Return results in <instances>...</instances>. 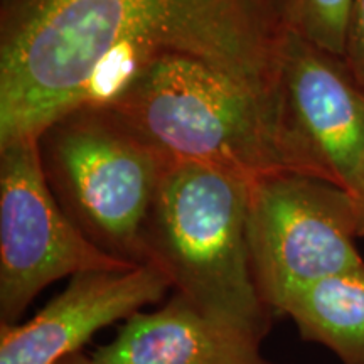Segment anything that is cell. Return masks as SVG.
Segmentation results:
<instances>
[{"instance_id":"cell-6","label":"cell","mask_w":364,"mask_h":364,"mask_svg":"<svg viewBox=\"0 0 364 364\" xmlns=\"http://www.w3.org/2000/svg\"><path fill=\"white\" fill-rule=\"evenodd\" d=\"M134 268L103 253L46 182L38 136L0 144V324H16L48 285L85 272Z\"/></svg>"},{"instance_id":"cell-4","label":"cell","mask_w":364,"mask_h":364,"mask_svg":"<svg viewBox=\"0 0 364 364\" xmlns=\"http://www.w3.org/2000/svg\"><path fill=\"white\" fill-rule=\"evenodd\" d=\"M38 144L49 189L86 238L125 265H150L145 226L172 164L107 107L54 118Z\"/></svg>"},{"instance_id":"cell-9","label":"cell","mask_w":364,"mask_h":364,"mask_svg":"<svg viewBox=\"0 0 364 364\" xmlns=\"http://www.w3.org/2000/svg\"><path fill=\"white\" fill-rule=\"evenodd\" d=\"M90 358L93 364H275L262 356L260 344L218 324L177 294L157 311L132 316Z\"/></svg>"},{"instance_id":"cell-5","label":"cell","mask_w":364,"mask_h":364,"mask_svg":"<svg viewBox=\"0 0 364 364\" xmlns=\"http://www.w3.org/2000/svg\"><path fill=\"white\" fill-rule=\"evenodd\" d=\"M247 233L255 285L272 312L282 314L299 290L364 263L353 198L311 176L255 177Z\"/></svg>"},{"instance_id":"cell-12","label":"cell","mask_w":364,"mask_h":364,"mask_svg":"<svg viewBox=\"0 0 364 364\" xmlns=\"http://www.w3.org/2000/svg\"><path fill=\"white\" fill-rule=\"evenodd\" d=\"M344 61L364 88V0H353Z\"/></svg>"},{"instance_id":"cell-7","label":"cell","mask_w":364,"mask_h":364,"mask_svg":"<svg viewBox=\"0 0 364 364\" xmlns=\"http://www.w3.org/2000/svg\"><path fill=\"white\" fill-rule=\"evenodd\" d=\"M277 63L273 100L292 172L351 194L364 164V88L344 58L289 31Z\"/></svg>"},{"instance_id":"cell-10","label":"cell","mask_w":364,"mask_h":364,"mask_svg":"<svg viewBox=\"0 0 364 364\" xmlns=\"http://www.w3.org/2000/svg\"><path fill=\"white\" fill-rule=\"evenodd\" d=\"M282 314L343 364H364V263L299 290Z\"/></svg>"},{"instance_id":"cell-11","label":"cell","mask_w":364,"mask_h":364,"mask_svg":"<svg viewBox=\"0 0 364 364\" xmlns=\"http://www.w3.org/2000/svg\"><path fill=\"white\" fill-rule=\"evenodd\" d=\"M285 31L344 58L353 0H273Z\"/></svg>"},{"instance_id":"cell-14","label":"cell","mask_w":364,"mask_h":364,"mask_svg":"<svg viewBox=\"0 0 364 364\" xmlns=\"http://www.w3.org/2000/svg\"><path fill=\"white\" fill-rule=\"evenodd\" d=\"M59 364H93V361H91V358L85 356L83 353H78V354H75V356L63 359Z\"/></svg>"},{"instance_id":"cell-1","label":"cell","mask_w":364,"mask_h":364,"mask_svg":"<svg viewBox=\"0 0 364 364\" xmlns=\"http://www.w3.org/2000/svg\"><path fill=\"white\" fill-rule=\"evenodd\" d=\"M284 34L273 0H0V144L105 107L167 54L273 102Z\"/></svg>"},{"instance_id":"cell-2","label":"cell","mask_w":364,"mask_h":364,"mask_svg":"<svg viewBox=\"0 0 364 364\" xmlns=\"http://www.w3.org/2000/svg\"><path fill=\"white\" fill-rule=\"evenodd\" d=\"M250 179L172 164L145 226L150 265L204 316L262 344L273 312L255 285L248 250Z\"/></svg>"},{"instance_id":"cell-13","label":"cell","mask_w":364,"mask_h":364,"mask_svg":"<svg viewBox=\"0 0 364 364\" xmlns=\"http://www.w3.org/2000/svg\"><path fill=\"white\" fill-rule=\"evenodd\" d=\"M354 201V208H356V218H358V235L359 238L364 240V164L359 172L356 184H354L353 193L349 194Z\"/></svg>"},{"instance_id":"cell-3","label":"cell","mask_w":364,"mask_h":364,"mask_svg":"<svg viewBox=\"0 0 364 364\" xmlns=\"http://www.w3.org/2000/svg\"><path fill=\"white\" fill-rule=\"evenodd\" d=\"M105 107L171 164H204L250 181L292 172L275 102L199 59H156Z\"/></svg>"},{"instance_id":"cell-8","label":"cell","mask_w":364,"mask_h":364,"mask_svg":"<svg viewBox=\"0 0 364 364\" xmlns=\"http://www.w3.org/2000/svg\"><path fill=\"white\" fill-rule=\"evenodd\" d=\"M172 289L156 265L85 272L27 322L0 324V364H59L105 327L129 321Z\"/></svg>"}]
</instances>
